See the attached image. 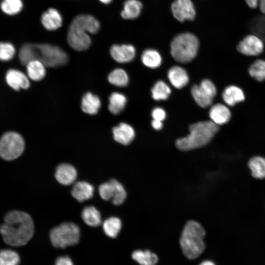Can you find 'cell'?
<instances>
[{"mask_svg":"<svg viewBox=\"0 0 265 265\" xmlns=\"http://www.w3.org/2000/svg\"><path fill=\"white\" fill-rule=\"evenodd\" d=\"M0 233L4 241L12 246L25 245L34 233V224L27 213L12 211L8 212L0 227Z\"/></svg>","mask_w":265,"mask_h":265,"instance_id":"cell-1","label":"cell"},{"mask_svg":"<svg viewBox=\"0 0 265 265\" xmlns=\"http://www.w3.org/2000/svg\"><path fill=\"white\" fill-rule=\"evenodd\" d=\"M19 59L25 65L32 60L40 61L45 66L56 67L65 64L68 61L66 53L60 48L48 44L26 43L19 51Z\"/></svg>","mask_w":265,"mask_h":265,"instance_id":"cell-2","label":"cell"},{"mask_svg":"<svg viewBox=\"0 0 265 265\" xmlns=\"http://www.w3.org/2000/svg\"><path fill=\"white\" fill-rule=\"evenodd\" d=\"M219 126L212 121H200L189 127V133L176 141L177 148L189 151L208 144L219 130Z\"/></svg>","mask_w":265,"mask_h":265,"instance_id":"cell-3","label":"cell"},{"mask_svg":"<svg viewBox=\"0 0 265 265\" xmlns=\"http://www.w3.org/2000/svg\"><path fill=\"white\" fill-rule=\"evenodd\" d=\"M206 232L197 221L189 220L183 230L180 243L184 254L189 259L200 256L205 248L204 238Z\"/></svg>","mask_w":265,"mask_h":265,"instance_id":"cell-4","label":"cell"},{"mask_svg":"<svg viewBox=\"0 0 265 265\" xmlns=\"http://www.w3.org/2000/svg\"><path fill=\"white\" fill-rule=\"evenodd\" d=\"M197 37L189 32L176 35L170 44V53L178 62L186 63L191 61L196 55L199 48Z\"/></svg>","mask_w":265,"mask_h":265,"instance_id":"cell-5","label":"cell"},{"mask_svg":"<svg viewBox=\"0 0 265 265\" xmlns=\"http://www.w3.org/2000/svg\"><path fill=\"white\" fill-rule=\"evenodd\" d=\"M50 237L56 248H64L77 244L80 239V230L72 222H64L52 229Z\"/></svg>","mask_w":265,"mask_h":265,"instance_id":"cell-6","label":"cell"},{"mask_svg":"<svg viewBox=\"0 0 265 265\" xmlns=\"http://www.w3.org/2000/svg\"><path fill=\"white\" fill-rule=\"evenodd\" d=\"M25 145V141L19 133L6 132L0 138V157L6 160L14 159L22 155Z\"/></svg>","mask_w":265,"mask_h":265,"instance_id":"cell-7","label":"cell"},{"mask_svg":"<svg viewBox=\"0 0 265 265\" xmlns=\"http://www.w3.org/2000/svg\"><path fill=\"white\" fill-rule=\"evenodd\" d=\"M191 93L196 103L205 108L212 104L216 95V88L211 80L204 79L199 85L192 86Z\"/></svg>","mask_w":265,"mask_h":265,"instance_id":"cell-8","label":"cell"},{"mask_svg":"<svg viewBox=\"0 0 265 265\" xmlns=\"http://www.w3.org/2000/svg\"><path fill=\"white\" fill-rule=\"evenodd\" d=\"M67 41L72 48L78 51L87 50L91 44L87 32L71 25L69 27Z\"/></svg>","mask_w":265,"mask_h":265,"instance_id":"cell-9","label":"cell"},{"mask_svg":"<svg viewBox=\"0 0 265 265\" xmlns=\"http://www.w3.org/2000/svg\"><path fill=\"white\" fill-rule=\"evenodd\" d=\"M237 50L239 53L245 55L257 56L263 52L264 43L258 36L249 34L244 37L238 43Z\"/></svg>","mask_w":265,"mask_h":265,"instance_id":"cell-10","label":"cell"},{"mask_svg":"<svg viewBox=\"0 0 265 265\" xmlns=\"http://www.w3.org/2000/svg\"><path fill=\"white\" fill-rule=\"evenodd\" d=\"M173 16L179 21L193 20L196 15L194 5L191 0H175L171 4Z\"/></svg>","mask_w":265,"mask_h":265,"instance_id":"cell-11","label":"cell"},{"mask_svg":"<svg viewBox=\"0 0 265 265\" xmlns=\"http://www.w3.org/2000/svg\"><path fill=\"white\" fill-rule=\"evenodd\" d=\"M70 25L92 34L96 33L100 27L98 20L88 14H80L76 16Z\"/></svg>","mask_w":265,"mask_h":265,"instance_id":"cell-12","label":"cell"},{"mask_svg":"<svg viewBox=\"0 0 265 265\" xmlns=\"http://www.w3.org/2000/svg\"><path fill=\"white\" fill-rule=\"evenodd\" d=\"M111 57L119 63H126L132 60L135 54V50L131 45H114L110 50Z\"/></svg>","mask_w":265,"mask_h":265,"instance_id":"cell-13","label":"cell"},{"mask_svg":"<svg viewBox=\"0 0 265 265\" xmlns=\"http://www.w3.org/2000/svg\"><path fill=\"white\" fill-rule=\"evenodd\" d=\"M77 172L75 168L68 163H61L56 168L55 177L61 185L69 186L76 180Z\"/></svg>","mask_w":265,"mask_h":265,"instance_id":"cell-14","label":"cell"},{"mask_svg":"<svg viewBox=\"0 0 265 265\" xmlns=\"http://www.w3.org/2000/svg\"><path fill=\"white\" fill-rule=\"evenodd\" d=\"M5 79L8 85L17 91L21 88L27 89L30 85L27 76L18 70H9L6 73Z\"/></svg>","mask_w":265,"mask_h":265,"instance_id":"cell-15","label":"cell"},{"mask_svg":"<svg viewBox=\"0 0 265 265\" xmlns=\"http://www.w3.org/2000/svg\"><path fill=\"white\" fill-rule=\"evenodd\" d=\"M112 132L114 140L124 145H129L135 136L133 129L125 123H121L118 126L114 127Z\"/></svg>","mask_w":265,"mask_h":265,"instance_id":"cell-16","label":"cell"},{"mask_svg":"<svg viewBox=\"0 0 265 265\" xmlns=\"http://www.w3.org/2000/svg\"><path fill=\"white\" fill-rule=\"evenodd\" d=\"M209 116L213 123L217 125H222L228 123L231 117L229 108L222 104L212 106L209 111Z\"/></svg>","mask_w":265,"mask_h":265,"instance_id":"cell-17","label":"cell"},{"mask_svg":"<svg viewBox=\"0 0 265 265\" xmlns=\"http://www.w3.org/2000/svg\"><path fill=\"white\" fill-rule=\"evenodd\" d=\"M41 20L44 27L49 30H56L62 24L61 14L56 9L53 8L48 9L42 14Z\"/></svg>","mask_w":265,"mask_h":265,"instance_id":"cell-18","label":"cell"},{"mask_svg":"<svg viewBox=\"0 0 265 265\" xmlns=\"http://www.w3.org/2000/svg\"><path fill=\"white\" fill-rule=\"evenodd\" d=\"M93 186L86 182L80 181L75 183L71 190L73 197L80 202L91 198L94 194Z\"/></svg>","mask_w":265,"mask_h":265,"instance_id":"cell-19","label":"cell"},{"mask_svg":"<svg viewBox=\"0 0 265 265\" xmlns=\"http://www.w3.org/2000/svg\"><path fill=\"white\" fill-rule=\"evenodd\" d=\"M222 97L224 102L228 106H232L245 99L243 90L238 86L234 85L226 87L222 92Z\"/></svg>","mask_w":265,"mask_h":265,"instance_id":"cell-20","label":"cell"},{"mask_svg":"<svg viewBox=\"0 0 265 265\" xmlns=\"http://www.w3.org/2000/svg\"><path fill=\"white\" fill-rule=\"evenodd\" d=\"M168 77L172 84L178 89L185 86L189 81L186 71L178 66H173L169 69Z\"/></svg>","mask_w":265,"mask_h":265,"instance_id":"cell-21","label":"cell"},{"mask_svg":"<svg viewBox=\"0 0 265 265\" xmlns=\"http://www.w3.org/2000/svg\"><path fill=\"white\" fill-rule=\"evenodd\" d=\"M109 184V198L115 205H120L124 203L127 192L123 186L115 179L108 181Z\"/></svg>","mask_w":265,"mask_h":265,"instance_id":"cell-22","label":"cell"},{"mask_svg":"<svg viewBox=\"0 0 265 265\" xmlns=\"http://www.w3.org/2000/svg\"><path fill=\"white\" fill-rule=\"evenodd\" d=\"M101 105L99 98L91 93L85 94L82 98L81 108L85 113L91 115L96 114L99 111Z\"/></svg>","mask_w":265,"mask_h":265,"instance_id":"cell-23","label":"cell"},{"mask_svg":"<svg viewBox=\"0 0 265 265\" xmlns=\"http://www.w3.org/2000/svg\"><path fill=\"white\" fill-rule=\"evenodd\" d=\"M142 7V3L138 0H127L121 16L124 19H134L139 16Z\"/></svg>","mask_w":265,"mask_h":265,"instance_id":"cell-24","label":"cell"},{"mask_svg":"<svg viewBox=\"0 0 265 265\" xmlns=\"http://www.w3.org/2000/svg\"><path fill=\"white\" fill-rule=\"evenodd\" d=\"M26 66L27 75L32 80L38 81L44 78L46 75L45 65L40 61L32 60Z\"/></svg>","mask_w":265,"mask_h":265,"instance_id":"cell-25","label":"cell"},{"mask_svg":"<svg viewBox=\"0 0 265 265\" xmlns=\"http://www.w3.org/2000/svg\"><path fill=\"white\" fill-rule=\"evenodd\" d=\"M248 166L253 177L262 179L265 178V158L261 156L252 157L248 161Z\"/></svg>","mask_w":265,"mask_h":265,"instance_id":"cell-26","label":"cell"},{"mask_svg":"<svg viewBox=\"0 0 265 265\" xmlns=\"http://www.w3.org/2000/svg\"><path fill=\"white\" fill-rule=\"evenodd\" d=\"M81 217L83 221L91 227L98 226L102 223L101 214L93 206L85 207L82 210Z\"/></svg>","mask_w":265,"mask_h":265,"instance_id":"cell-27","label":"cell"},{"mask_svg":"<svg viewBox=\"0 0 265 265\" xmlns=\"http://www.w3.org/2000/svg\"><path fill=\"white\" fill-rule=\"evenodd\" d=\"M132 256L140 265H156L158 261L157 255L149 250H135Z\"/></svg>","mask_w":265,"mask_h":265,"instance_id":"cell-28","label":"cell"},{"mask_svg":"<svg viewBox=\"0 0 265 265\" xmlns=\"http://www.w3.org/2000/svg\"><path fill=\"white\" fill-rule=\"evenodd\" d=\"M109 102V110L111 113L116 115L124 110L127 103V99L122 94L114 92L110 95Z\"/></svg>","mask_w":265,"mask_h":265,"instance_id":"cell-29","label":"cell"},{"mask_svg":"<svg viewBox=\"0 0 265 265\" xmlns=\"http://www.w3.org/2000/svg\"><path fill=\"white\" fill-rule=\"evenodd\" d=\"M122 227L120 219L116 217H111L106 219L103 224V228L106 235L111 238H116Z\"/></svg>","mask_w":265,"mask_h":265,"instance_id":"cell-30","label":"cell"},{"mask_svg":"<svg viewBox=\"0 0 265 265\" xmlns=\"http://www.w3.org/2000/svg\"><path fill=\"white\" fill-rule=\"evenodd\" d=\"M141 60L147 67L155 68L161 63V57L156 50L149 49L143 51L141 55Z\"/></svg>","mask_w":265,"mask_h":265,"instance_id":"cell-31","label":"cell"},{"mask_svg":"<svg viewBox=\"0 0 265 265\" xmlns=\"http://www.w3.org/2000/svg\"><path fill=\"white\" fill-rule=\"evenodd\" d=\"M250 76L258 81L265 80V60L258 59L255 61L249 67Z\"/></svg>","mask_w":265,"mask_h":265,"instance_id":"cell-32","label":"cell"},{"mask_svg":"<svg viewBox=\"0 0 265 265\" xmlns=\"http://www.w3.org/2000/svg\"><path fill=\"white\" fill-rule=\"evenodd\" d=\"M108 80L111 84L118 87L126 86L129 82L126 72L119 68L114 70L109 74Z\"/></svg>","mask_w":265,"mask_h":265,"instance_id":"cell-33","label":"cell"},{"mask_svg":"<svg viewBox=\"0 0 265 265\" xmlns=\"http://www.w3.org/2000/svg\"><path fill=\"white\" fill-rule=\"evenodd\" d=\"M153 98L157 101L168 99L171 93L169 87L163 81H157L152 89Z\"/></svg>","mask_w":265,"mask_h":265,"instance_id":"cell-34","label":"cell"},{"mask_svg":"<svg viewBox=\"0 0 265 265\" xmlns=\"http://www.w3.org/2000/svg\"><path fill=\"white\" fill-rule=\"evenodd\" d=\"M23 8L21 0H3L0 3V8L5 14L9 15L16 14Z\"/></svg>","mask_w":265,"mask_h":265,"instance_id":"cell-35","label":"cell"},{"mask_svg":"<svg viewBox=\"0 0 265 265\" xmlns=\"http://www.w3.org/2000/svg\"><path fill=\"white\" fill-rule=\"evenodd\" d=\"M20 257L14 250L4 249L0 251V265H18Z\"/></svg>","mask_w":265,"mask_h":265,"instance_id":"cell-36","label":"cell"},{"mask_svg":"<svg viewBox=\"0 0 265 265\" xmlns=\"http://www.w3.org/2000/svg\"><path fill=\"white\" fill-rule=\"evenodd\" d=\"M14 46L9 42H0V60L9 61L12 59L15 54Z\"/></svg>","mask_w":265,"mask_h":265,"instance_id":"cell-37","label":"cell"},{"mask_svg":"<svg viewBox=\"0 0 265 265\" xmlns=\"http://www.w3.org/2000/svg\"><path fill=\"white\" fill-rule=\"evenodd\" d=\"M245 1L252 9L259 7L260 11L265 15V0H245Z\"/></svg>","mask_w":265,"mask_h":265,"instance_id":"cell-38","label":"cell"},{"mask_svg":"<svg viewBox=\"0 0 265 265\" xmlns=\"http://www.w3.org/2000/svg\"><path fill=\"white\" fill-rule=\"evenodd\" d=\"M152 115L154 120L162 121L166 117L165 111L160 107H156L152 111Z\"/></svg>","mask_w":265,"mask_h":265,"instance_id":"cell-39","label":"cell"},{"mask_svg":"<svg viewBox=\"0 0 265 265\" xmlns=\"http://www.w3.org/2000/svg\"><path fill=\"white\" fill-rule=\"evenodd\" d=\"M55 265H73V263L69 257H60L57 259Z\"/></svg>","mask_w":265,"mask_h":265,"instance_id":"cell-40","label":"cell"},{"mask_svg":"<svg viewBox=\"0 0 265 265\" xmlns=\"http://www.w3.org/2000/svg\"><path fill=\"white\" fill-rule=\"evenodd\" d=\"M152 125L156 130H159L162 127V123L161 121L154 119L152 122Z\"/></svg>","mask_w":265,"mask_h":265,"instance_id":"cell-41","label":"cell"},{"mask_svg":"<svg viewBox=\"0 0 265 265\" xmlns=\"http://www.w3.org/2000/svg\"><path fill=\"white\" fill-rule=\"evenodd\" d=\"M199 265H215V264L211 261H205L202 262Z\"/></svg>","mask_w":265,"mask_h":265,"instance_id":"cell-42","label":"cell"},{"mask_svg":"<svg viewBox=\"0 0 265 265\" xmlns=\"http://www.w3.org/2000/svg\"><path fill=\"white\" fill-rule=\"evenodd\" d=\"M101 2L105 4H108L110 3L112 0H99Z\"/></svg>","mask_w":265,"mask_h":265,"instance_id":"cell-43","label":"cell"}]
</instances>
